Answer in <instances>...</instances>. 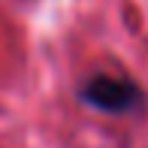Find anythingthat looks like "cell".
I'll return each mask as SVG.
<instances>
[{"mask_svg":"<svg viewBox=\"0 0 148 148\" xmlns=\"http://www.w3.org/2000/svg\"><path fill=\"white\" fill-rule=\"evenodd\" d=\"M82 100L100 112H112V115H124L142 106V91L136 82L127 76H106L97 73L82 85Z\"/></svg>","mask_w":148,"mask_h":148,"instance_id":"1","label":"cell"}]
</instances>
